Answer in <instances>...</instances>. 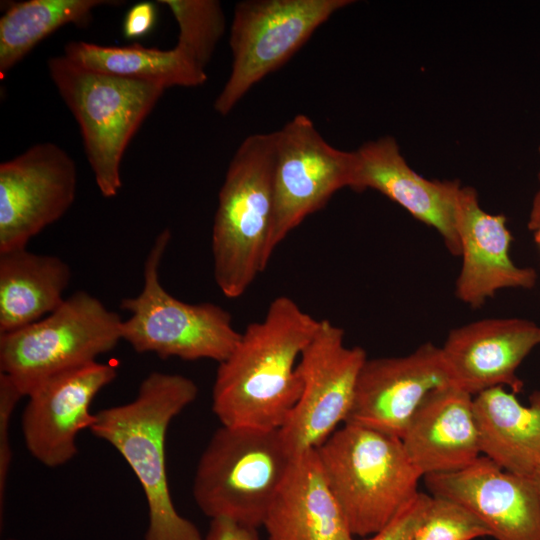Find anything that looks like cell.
Listing matches in <instances>:
<instances>
[{
  "label": "cell",
  "instance_id": "6da1fadb",
  "mask_svg": "<svg viewBox=\"0 0 540 540\" xmlns=\"http://www.w3.org/2000/svg\"><path fill=\"white\" fill-rule=\"evenodd\" d=\"M320 321L287 296L271 301L264 318L250 323L219 363L212 411L223 426L280 429L299 399L301 353Z\"/></svg>",
  "mask_w": 540,
  "mask_h": 540
},
{
  "label": "cell",
  "instance_id": "7a4b0ae2",
  "mask_svg": "<svg viewBox=\"0 0 540 540\" xmlns=\"http://www.w3.org/2000/svg\"><path fill=\"white\" fill-rule=\"evenodd\" d=\"M190 378L154 371L125 404L95 413L89 431L113 446L136 475L145 494L144 540H203L198 527L179 514L169 491L165 442L172 420L198 396Z\"/></svg>",
  "mask_w": 540,
  "mask_h": 540
},
{
  "label": "cell",
  "instance_id": "3957f363",
  "mask_svg": "<svg viewBox=\"0 0 540 540\" xmlns=\"http://www.w3.org/2000/svg\"><path fill=\"white\" fill-rule=\"evenodd\" d=\"M275 156V131L248 136L219 190L211 249L214 279L227 298L242 296L271 258Z\"/></svg>",
  "mask_w": 540,
  "mask_h": 540
},
{
  "label": "cell",
  "instance_id": "277c9868",
  "mask_svg": "<svg viewBox=\"0 0 540 540\" xmlns=\"http://www.w3.org/2000/svg\"><path fill=\"white\" fill-rule=\"evenodd\" d=\"M315 451L354 537L383 529L419 492L422 476L399 437L344 423Z\"/></svg>",
  "mask_w": 540,
  "mask_h": 540
},
{
  "label": "cell",
  "instance_id": "5b68a950",
  "mask_svg": "<svg viewBox=\"0 0 540 540\" xmlns=\"http://www.w3.org/2000/svg\"><path fill=\"white\" fill-rule=\"evenodd\" d=\"M47 67L79 125L99 191L106 198L117 196L124 153L165 88L86 69L63 54L50 57Z\"/></svg>",
  "mask_w": 540,
  "mask_h": 540
},
{
  "label": "cell",
  "instance_id": "8992f818",
  "mask_svg": "<svg viewBox=\"0 0 540 540\" xmlns=\"http://www.w3.org/2000/svg\"><path fill=\"white\" fill-rule=\"evenodd\" d=\"M294 459L279 429L221 425L198 461L195 503L210 519L228 518L258 528Z\"/></svg>",
  "mask_w": 540,
  "mask_h": 540
},
{
  "label": "cell",
  "instance_id": "52a82bcc",
  "mask_svg": "<svg viewBox=\"0 0 540 540\" xmlns=\"http://www.w3.org/2000/svg\"><path fill=\"white\" fill-rule=\"evenodd\" d=\"M170 239L168 229L156 236L144 263L142 290L120 303V308L129 313L122 320V340L137 353H154L162 359H210L220 363L232 352L241 333L221 306L186 303L161 285L159 268Z\"/></svg>",
  "mask_w": 540,
  "mask_h": 540
},
{
  "label": "cell",
  "instance_id": "ba28073f",
  "mask_svg": "<svg viewBox=\"0 0 540 540\" xmlns=\"http://www.w3.org/2000/svg\"><path fill=\"white\" fill-rule=\"evenodd\" d=\"M122 319L86 291L65 298L52 313L0 334V372L27 396L59 374L97 361L122 340Z\"/></svg>",
  "mask_w": 540,
  "mask_h": 540
},
{
  "label": "cell",
  "instance_id": "9c48e42d",
  "mask_svg": "<svg viewBox=\"0 0 540 540\" xmlns=\"http://www.w3.org/2000/svg\"><path fill=\"white\" fill-rule=\"evenodd\" d=\"M351 0H246L235 5L229 45L232 68L213 108L229 114L247 92L282 67Z\"/></svg>",
  "mask_w": 540,
  "mask_h": 540
},
{
  "label": "cell",
  "instance_id": "30bf717a",
  "mask_svg": "<svg viewBox=\"0 0 540 540\" xmlns=\"http://www.w3.org/2000/svg\"><path fill=\"white\" fill-rule=\"evenodd\" d=\"M366 359L364 349L345 345L343 329L329 320L320 321L298 361L299 399L279 429L293 457L316 450L345 423Z\"/></svg>",
  "mask_w": 540,
  "mask_h": 540
},
{
  "label": "cell",
  "instance_id": "8fae6325",
  "mask_svg": "<svg viewBox=\"0 0 540 540\" xmlns=\"http://www.w3.org/2000/svg\"><path fill=\"white\" fill-rule=\"evenodd\" d=\"M276 132L274 214L268 252L322 209L338 190L349 187L354 153L331 146L304 114Z\"/></svg>",
  "mask_w": 540,
  "mask_h": 540
},
{
  "label": "cell",
  "instance_id": "7c38bea8",
  "mask_svg": "<svg viewBox=\"0 0 540 540\" xmlns=\"http://www.w3.org/2000/svg\"><path fill=\"white\" fill-rule=\"evenodd\" d=\"M78 173L52 142L38 143L0 164V252L27 247L72 206Z\"/></svg>",
  "mask_w": 540,
  "mask_h": 540
},
{
  "label": "cell",
  "instance_id": "4fadbf2b",
  "mask_svg": "<svg viewBox=\"0 0 540 540\" xmlns=\"http://www.w3.org/2000/svg\"><path fill=\"white\" fill-rule=\"evenodd\" d=\"M116 377V366L95 361L52 377L32 390L21 419L30 454L50 468L74 458L78 434L94 422L95 414L90 413L94 398Z\"/></svg>",
  "mask_w": 540,
  "mask_h": 540
},
{
  "label": "cell",
  "instance_id": "5bb4252c",
  "mask_svg": "<svg viewBox=\"0 0 540 540\" xmlns=\"http://www.w3.org/2000/svg\"><path fill=\"white\" fill-rule=\"evenodd\" d=\"M449 383L441 349L432 343L405 356L367 358L345 423L401 438L425 397Z\"/></svg>",
  "mask_w": 540,
  "mask_h": 540
},
{
  "label": "cell",
  "instance_id": "9a60e30c",
  "mask_svg": "<svg viewBox=\"0 0 540 540\" xmlns=\"http://www.w3.org/2000/svg\"><path fill=\"white\" fill-rule=\"evenodd\" d=\"M423 478L430 495L466 508L496 540H540V501L530 477L481 455L460 470Z\"/></svg>",
  "mask_w": 540,
  "mask_h": 540
},
{
  "label": "cell",
  "instance_id": "2e32d148",
  "mask_svg": "<svg viewBox=\"0 0 540 540\" xmlns=\"http://www.w3.org/2000/svg\"><path fill=\"white\" fill-rule=\"evenodd\" d=\"M539 344L534 322L489 318L451 330L440 349L450 384L473 396L498 386L521 392L516 371Z\"/></svg>",
  "mask_w": 540,
  "mask_h": 540
},
{
  "label": "cell",
  "instance_id": "e0dca14e",
  "mask_svg": "<svg viewBox=\"0 0 540 540\" xmlns=\"http://www.w3.org/2000/svg\"><path fill=\"white\" fill-rule=\"evenodd\" d=\"M353 153L349 188L373 189L385 195L414 218L434 228L449 252L460 256L456 222L459 181L422 177L408 165L391 136L368 141Z\"/></svg>",
  "mask_w": 540,
  "mask_h": 540
},
{
  "label": "cell",
  "instance_id": "ac0fdd59",
  "mask_svg": "<svg viewBox=\"0 0 540 540\" xmlns=\"http://www.w3.org/2000/svg\"><path fill=\"white\" fill-rule=\"evenodd\" d=\"M456 218L462 264L455 295L460 301L478 308L501 289L536 285L537 272L510 257L512 235L505 216L486 212L474 188L461 186Z\"/></svg>",
  "mask_w": 540,
  "mask_h": 540
},
{
  "label": "cell",
  "instance_id": "d6986e66",
  "mask_svg": "<svg viewBox=\"0 0 540 540\" xmlns=\"http://www.w3.org/2000/svg\"><path fill=\"white\" fill-rule=\"evenodd\" d=\"M401 440L422 477L470 465L481 456L472 395L450 383L432 390Z\"/></svg>",
  "mask_w": 540,
  "mask_h": 540
},
{
  "label": "cell",
  "instance_id": "ffe728a7",
  "mask_svg": "<svg viewBox=\"0 0 540 540\" xmlns=\"http://www.w3.org/2000/svg\"><path fill=\"white\" fill-rule=\"evenodd\" d=\"M262 526L268 540H355L315 450L295 457Z\"/></svg>",
  "mask_w": 540,
  "mask_h": 540
},
{
  "label": "cell",
  "instance_id": "44dd1931",
  "mask_svg": "<svg viewBox=\"0 0 540 540\" xmlns=\"http://www.w3.org/2000/svg\"><path fill=\"white\" fill-rule=\"evenodd\" d=\"M481 455L505 471L529 477L540 462V390L523 405L505 387L473 398Z\"/></svg>",
  "mask_w": 540,
  "mask_h": 540
},
{
  "label": "cell",
  "instance_id": "7402d4cb",
  "mask_svg": "<svg viewBox=\"0 0 540 540\" xmlns=\"http://www.w3.org/2000/svg\"><path fill=\"white\" fill-rule=\"evenodd\" d=\"M61 258L25 248L0 252V334L28 326L56 310L71 281Z\"/></svg>",
  "mask_w": 540,
  "mask_h": 540
},
{
  "label": "cell",
  "instance_id": "603a6c76",
  "mask_svg": "<svg viewBox=\"0 0 540 540\" xmlns=\"http://www.w3.org/2000/svg\"><path fill=\"white\" fill-rule=\"evenodd\" d=\"M63 55L86 69L164 87H197L207 73L181 49L147 48L140 44L104 46L70 41Z\"/></svg>",
  "mask_w": 540,
  "mask_h": 540
},
{
  "label": "cell",
  "instance_id": "cb8c5ba5",
  "mask_svg": "<svg viewBox=\"0 0 540 540\" xmlns=\"http://www.w3.org/2000/svg\"><path fill=\"white\" fill-rule=\"evenodd\" d=\"M107 0H27L10 2L0 18V77L6 75L44 38L73 24L86 27L93 11Z\"/></svg>",
  "mask_w": 540,
  "mask_h": 540
},
{
  "label": "cell",
  "instance_id": "d4e9b609",
  "mask_svg": "<svg viewBox=\"0 0 540 540\" xmlns=\"http://www.w3.org/2000/svg\"><path fill=\"white\" fill-rule=\"evenodd\" d=\"M169 8L178 29L176 47L206 69L226 29L225 14L217 0H158Z\"/></svg>",
  "mask_w": 540,
  "mask_h": 540
},
{
  "label": "cell",
  "instance_id": "484cf974",
  "mask_svg": "<svg viewBox=\"0 0 540 540\" xmlns=\"http://www.w3.org/2000/svg\"><path fill=\"white\" fill-rule=\"evenodd\" d=\"M486 536L491 537L490 530L466 508L449 499L432 496L411 540H473Z\"/></svg>",
  "mask_w": 540,
  "mask_h": 540
},
{
  "label": "cell",
  "instance_id": "4316f807",
  "mask_svg": "<svg viewBox=\"0 0 540 540\" xmlns=\"http://www.w3.org/2000/svg\"><path fill=\"white\" fill-rule=\"evenodd\" d=\"M24 397L13 381L0 372V519L3 521L8 474L12 462L10 422L18 401Z\"/></svg>",
  "mask_w": 540,
  "mask_h": 540
},
{
  "label": "cell",
  "instance_id": "83f0119b",
  "mask_svg": "<svg viewBox=\"0 0 540 540\" xmlns=\"http://www.w3.org/2000/svg\"><path fill=\"white\" fill-rule=\"evenodd\" d=\"M431 499L430 494L418 492L389 524L364 540H411L427 512Z\"/></svg>",
  "mask_w": 540,
  "mask_h": 540
},
{
  "label": "cell",
  "instance_id": "f1b7e54d",
  "mask_svg": "<svg viewBox=\"0 0 540 540\" xmlns=\"http://www.w3.org/2000/svg\"><path fill=\"white\" fill-rule=\"evenodd\" d=\"M156 22V7L151 2L134 4L126 13L123 21V36L135 40L146 36Z\"/></svg>",
  "mask_w": 540,
  "mask_h": 540
},
{
  "label": "cell",
  "instance_id": "f546056e",
  "mask_svg": "<svg viewBox=\"0 0 540 540\" xmlns=\"http://www.w3.org/2000/svg\"><path fill=\"white\" fill-rule=\"evenodd\" d=\"M257 529L228 518H215L203 540H259Z\"/></svg>",
  "mask_w": 540,
  "mask_h": 540
},
{
  "label": "cell",
  "instance_id": "4dcf8cb0",
  "mask_svg": "<svg viewBox=\"0 0 540 540\" xmlns=\"http://www.w3.org/2000/svg\"><path fill=\"white\" fill-rule=\"evenodd\" d=\"M539 152H540V147H539ZM538 178H539V187H538L537 192L534 195L531 209H530L529 218H528V223H527L528 229L533 232L536 231L540 227V172H539Z\"/></svg>",
  "mask_w": 540,
  "mask_h": 540
},
{
  "label": "cell",
  "instance_id": "1f68e13d",
  "mask_svg": "<svg viewBox=\"0 0 540 540\" xmlns=\"http://www.w3.org/2000/svg\"><path fill=\"white\" fill-rule=\"evenodd\" d=\"M535 486L540 501V462L534 469L533 473L529 476Z\"/></svg>",
  "mask_w": 540,
  "mask_h": 540
},
{
  "label": "cell",
  "instance_id": "d6a6232c",
  "mask_svg": "<svg viewBox=\"0 0 540 540\" xmlns=\"http://www.w3.org/2000/svg\"><path fill=\"white\" fill-rule=\"evenodd\" d=\"M534 240L540 248V227L536 231H534Z\"/></svg>",
  "mask_w": 540,
  "mask_h": 540
},
{
  "label": "cell",
  "instance_id": "836d02e7",
  "mask_svg": "<svg viewBox=\"0 0 540 540\" xmlns=\"http://www.w3.org/2000/svg\"><path fill=\"white\" fill-rule=\"evenodd\" d=\"M8 540H15V539H8Z\"/></svg>",
  "mask_w": 540,
  "mask_h": 540
}]
</instances>
